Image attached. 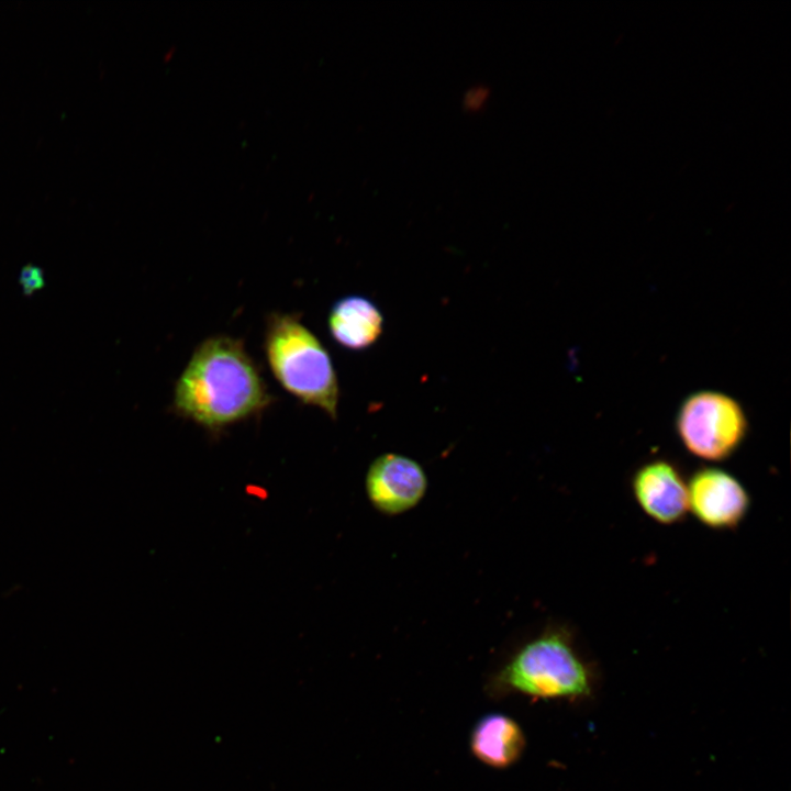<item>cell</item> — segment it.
<instances>
[{"label":"cell","mask_w":791,"mask_h":791,"mask_svg":"<svg viewBox=\"0 0 791 791\" xmlns=\"http://www.w3.org/2000/svg\"><path fill=\"white\" fill-rule=\"evenodd\" d=\"M488 99V89L475 87L469 89L464 97V105L467 110L477 111Z\"/></svg>","instance_id":"cell-11"},{"label":"cell","mask_w":791,"mask_h":791,"mask_svg":"<svg viewBox=\"0 0 791 791\" xmlns=\"http://www.w3.org/2000/svg\"><path fill=\"white\" fill-rule=\"evenodd\" d=\"M676 428L694 456L720 461L729 457L747 433V419L732 397L704 390L689 396L679 408Z\"/></svg>","instance_id":"cell-4"},{"label":"cell","mask_w":791,"mask_h":791,"mask_svg":"<svg viewBox=\"0 0 791 791\" xmlns=\"http://www.w3.org/2000/svg\"><path fill=\"white\" fill-rule=\"evenodd\" d=\"M525 748V737L511 717L492 713L479 720L470 735V749L476 758L493 768L515 764Z\"/></svg>","instance_id":"cell-9"},{"label":"cell","mask_w":791,"mask_h":791,"mask_svg":"<svg viewBox=\"0 0 791 791\" xmlns=\"http://www.w3.org/2000/svg\"><path fill=\"white\" fill-rule=\"evenodd\" d=\"M591 680L571 634L553 626L523 645L491 678L489 688L499 695L520 692L545 699L580 698L590 694Z\"/></svg>","instance_id":"cell-3"},{"label":"cell","mask_w":791,"mask_h":791,"mask_svg":"<svg viewBox=\"0 0 791 791\" xmlns=\"http://www.w3.org/2000/svg\"><path fill=\"white\" fill-rule=\"evenodd\" d=\"M427 483L417 461L396 453L377 457L365 478L369 502L386 515H399L416 506L426 493Z\"/></svg>","instance_id":"cell-5"},{"label":"cell","mask_w":791,"mask_h":791,"mask_svg":"<svg viewBox=\"0 0 791 791\" xmlns=\"http://www.w3.org/2000/svg\"><path fill=\"white\" fill-rule=\"evenodd\" d=\"M270 396L242 342L214 335L194 349L174 393L178 414L219 431L261 412Z\"/></svg>","instance_id":"cell-1"},{"label":"cell","mask_w":791,"mask_h":791,"mask_svg":"<svg viewBox=\"0 0 791 791\" xmlns=\"http://www.w3.org/2000/svg\"><path fill=\"white\" fill-rule=\"evenodd\" d=\"M264 348L270 370L283 389L336 419L339 390L331 357L298 316L270 314Z\"/></svg>","instance_id":"cell-2"},{"label":"cell","mask_w":791,"mask_h":791,"mask_svg":"<svg viewBox=\"0 0 791 791\" xmlns=\"http://www.w3.org/2000/svg\"><path fill=\"white\" fill-rule=\"evenodd\" d=\"M687 486L689 511L709 527H735L748 512L750 499L746 489L723 469L701 468Z\"/></svg>","instance_id":"cell-6"},{"label":"cell","mask_w":791,"mask_h":791,"mask_svg":"<svg viewBox=\"0 0 791 791\" xmlns=\"http://www.w3.org/2000/svg\"><path fill=\"white\" fill-rule=\"evenodd\" d=\"M632 488L640 509L661 524H673L689 511L688 486L668 460H651L634 474Z\"/></svg>","instance_id":"cell-7"},{"label":"cell","mask_w":791,"mask_h":791,"mask_svg":"<svg viewBox=\"0 0 791 791\" xmlns=\"http://www.w3.org/2000/svg\"><path fill=\"white\" fill-rule=\"evenodd\" d=\"M328 330L333 339L350 350L371 346L381 335L383 317L378 307L361 296H348L332 307Z\"/></svg>","instance_id":"cell-8"},{"label":"cell","mask_w":791,"mask_h":791,"mask_svg":"<svg viewBox=\"0 0 791 791\" xmlns=\"http://www.w3.org/2000/svg\"><path fill=\"white\" fill-rule=\"evenodd\" d=\"M19 283L26 296L41 290L45 285L44 272L34 265H26L22 268L19 276Z\"/></svg>","instance_id":"cell-10"}]
</instances>
